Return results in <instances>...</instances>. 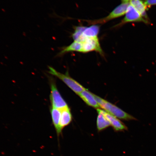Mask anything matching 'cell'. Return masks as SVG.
Masks as SVG:
<instances>
[{"instance_id": "5", "label": "cell", "mask_w": 156, "mask_h": 156, "mask_svg": "<svg viewBox=\"0 0 156 156\" xmlns=\"http://www.w3.org/2000/svg\"><path fill=\"white\" fill-rule=\"evenodd\" d=\"M129 4V3H122L116 7L110 14L105 18L99 19L98 20L89 21V23L93 25L103 24L112 20L122 16H123L125 15Z\"/></svg>"}, {"instance_id": "7", "label": "cell", "mask_w": 156, "mask_h": 156, "mask_svg": "<svg viewBox=\"0 0 156 156\" xmlns=\"http://www.w3.org/2000/svg\"><path fill=\"white\" fill-rule=\"evenodd\" d=\"M82 42L83 53L95 51L101 55L103 54L102 48L99 43L98 37L95 38H87Z\"/></svg>"}, {"instance_id": "10", "label": "cell", "mask_w": 156, "mask_h": 156, "mask_svg": "<svg viewBox=\"0 0 156 156\" xmlns=\"http://www.w3.org/2000/svg\"><path fill=\"white\" fill-rule=\"evenodd\" d=\"M77 95L89 106L97 109L100 108V106L95 99L93 94L90 92L87 89Z\"/></svg>"}, {"instance_id": "12", "label": "cell", "mask_w": 156, "mask_h": 156, "mask_svg": "<svg viewBox=\"0 0 156 156\" xmlns=\"http://www.w3.org/2000/svg\"><path fill=\"white\" fill-rule=\"evenodd\" d=\"M72 121V115L69 107L61 110L59 128L60 132L62 134L63 129L69 125Z\"/></svg>"}, {"instance_id": "13", "label": "cell", "mask_w": 156, "mask_h": 156, "mask_svg": "<svg viewBox=\"0 0 156 156\" xmlns=\"http://www.w3.org/2000/svg\"><path fill=\"white\" fill-rule=\"evenodd\" d=\"M98 115L97 120V126L98 130L99 132L106 129L111 126L109 121L103 114L102 110L99 108L97 109Z\"/></svg>"}, {"instance_id": "16", "label": "cell", "mask_w": 156, "mask_h": 156, "mask_svg": "<svg viewBox=\"0 0 156 156\" xmlns=\"http://www.w3.org/2000/svg\"><path fill=\"white\" fill-rule=\"evenodd\" d=\"M131 0H122V3H129Z\"/></svg>"}, {"instance_id": "2", "label": "cell", "mask_w": 156, "mask_h": 156, "mask_svg": "<svg viewBox=\"0 0 156 156\" xmlns=\"http://www.w3.org/2000/svg\"><path fill=\"white\" fill-rule=\"evenodd\" d=\"M99 29L100 27L97 25L89 27H76L73 37L75 41L83 42L87 38L97 37Z\"/></svg>"}, {"instance_id": "8", "label": "cell", "mask_w": 156, "mask_h": 156, "mask_svg": "<svg viewBox=\"0 0 156 156\" xmlns=\"http://www.w3.org/2000/svg\"><path fill=\"white\" fill-rule=\"evenodd\" d=\"M102 111L103 114L110 122L111 126H112L115 131H122L128 130L127 127L116 117L109 114L105 111L102 110Z\"/></svg>"}, {"instance_id": "3", "label": "cell", "mask_w": 156, "mask_h": 156, "mask_svg": "<svg viewBox=\"0 0 156 156\" xmlns=\"http://www.w3.org/2000/svg\"><path fill=\"white\" fill-rule=\"evenodd\" d=\"M48 69H49L48 71L49 73L61 80L77 94L86 89L82 85L70 77L67 73L65 74L60 73L50 66L48 67Z\"/></svg>"}, {"instance_id": "9", "label": "cell", "mask_w": 156, "mask_h": 156, "mask_svg": "<svg viewBox=\"0 0 156 156\" xmlns=\"http://www.w3.org/2000/svg\"><path fill=\"white\" fill-rule=\"evenodd\" d=\"M143 18L150 23L147 12L148 9L147 6L142 0H131L129 2Z\"/></svg>"}, {"instance_id": "11", "label": "cell", "mask_w": 156, "mask_h": 156, "mask_svg": "<svg viewBox=\"0 0 156 156\" xmlns=\"http://www.w3.org/2000/svg\"><path fill=\"white\" fill-rule=\"evenodd\" d=\"M50 112L51 115L52 124L55 128L58 140L59 136L62 134L60 132L59 128L61 110L53 108L51 107L50 108Z\"/></svg>"}, {"instance_id": "4", "label": "cell", "mask_w": 156, "mask_h": 156, "mask_svg": "<svg viewBox=\"0 0 156 156\" xmlns=\"http://www.w3.org/2000/svg\"><path fill=\"white\" fill-rule=\"evenodd\" d=\"M50 83L51 89L50 99L51 107L60 110L69 108L67 103L58 91L55 81L52 78H50Z\"/></svg>"}, {"instance_id": "6", "label": "cell", "mask_w": 156, "mask_h": 156, "mask_svg": "<svg viewBox=\"0 0 156 156\" xmlns=\"http://www.w3.org/2000/svg\"><path fill=\"white\" fill-rule=\"evenodd\" d=\"M124 18L122 20L121 22L117 24L116 27H121L126 23H130L142 22L145 24H150V23L144 19L130 4L128 6Z\"/></svg>"}, {"instance_id": "15", "label": "cell", "mask_w": 156, "mask_h": 156, "mask_svg": "<svg viewBox=\"0 0 156 156\" xmlns=\"http://www.w3.org/2000/svg\"><path fill=\"white\" fill-rule=\"evenodd\" d=\"M144 1L148 8L156 5V0H144Z\"/></svg>"}, {"instance_id": "1", "label": "cell", "mask_w": 156, "mask_h": 156, "mask_svg": "<svg viewBox=\"0 0 156 156\" xmlns=\"http://www.w3.org/2000/svg\"><path fill=\"white\" fill-rule=\"evenodd\" d=\"M95 99L101 108L117 118L126 120H136V119L119 108L115 105L105 99L93 94Z\"/></svg>"}, {"instance_id": "14", "label": "cell", "mask_w": 156, "mask_h": 156, "mask_svg": "<svg viewBox=\"0 0 156 156\" xmlns=\"http://www.w3.org/2000/svg\"><path fill=\"white\" fill-rule=\"evenodd\" d=\"M82 43L81 42L74 41L66 47L62 49L61 51L58 54V56H61L67 52H82Z\"/></svg>"}]
</instances>
